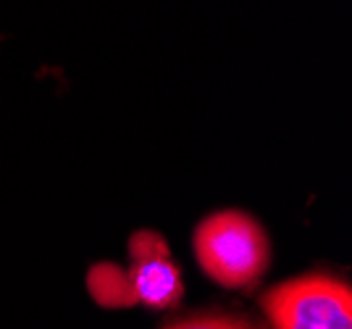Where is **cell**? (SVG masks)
Returning a JSON list of instances; mask_svg holds the SVG:
<instances>
[{"instance_id": "obj_1", "label": "cell", "mask_w": 352, "mask_h": 329, "mask_svg": "<svg viewBox=\"0 0 352 329\" xmlns=\"http://www.w3.org/2000/svg\"><path fill=\"white\" fill-rule=\"evenodd\" d=\"M195 255L213 282L245 290L265 274L271 242L250 213L223 209L206 216L195 229Z\"/></svg>"}, {"instance_id": "obj_2", "label": "cell", "mask_w": 352, "mask_h": 329, "mask_svg": "<svg viewBox=\"0 0 352 329\" xmlns=\"http://www.w3.org/2000/svg\"><path fill=\"white\" fill-rule=\"evenodd\" d=\"M263 311L274 329H352L350 284L334 274L310 271L271 287Z\"/></svg>"}, {"instance_id": "obj_4", "label": "cell", "mask_w": 352, "mask_h": 329, "mask_svg": "<svg viewBox=\"0 0 352 329\" xmlns=\"http://www.w3.org/2000/svg\"><path fill=\"white\" fill-rule=\"evenodd\" d=\"M87 290L92 300L103 308H134V306H140L129 269L118 266L113 261L92 264V269L87 271Z\"/></svg>"}, {"instance_id": "obj_6", "label": "cell", "mask_w": 352, "mask_h": 329, "mask_svg": "<svg viewBox=\"0 0 352 329\" xmlns=\"http://www.w3.org/2000/svg\"><path fill=\"white\" fill-rule=\"evenodd\" d=\"M163 329H263L261 324L250 321L245 316H234V314H200L192 316V319H184V321H176L171 327Z\"/></svg>"}, {"instance_id": "obj_5", "label": "cell", "mask_w": 352, "mask_h": 329, "mask_svg": "<svg viewBox=\"0 0 352 329\" xmlns=\"http://www.w3.org/2000/svg\"><path fill=\"white\" fill-rule=\"evenodd\" d=\"M129 255H132V264H140L153 258H168L171 251H168V242L155 229H137L129 237Z\"/></svg>"}, {"instance_id": "obj_3", "label": "cell", "mask_w": 352, "mask_h": 329, "mask_svg": "<svg viewBox=\"0 0 352 329\" xmlns=\"http://www.w3.org/2000/svg\"><path fill=\"white\" fill-rule=\"evenodd\" d=\"M129 274H132L137 303L153 311H168L184 295V279H182L179 266L171 261V255L132 264Z\"/></svg>"}]
</instances>
